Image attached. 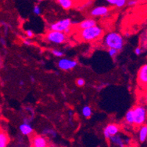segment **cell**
I'll return each instance as SVG.
<instances>
[{"label": "cell", "instance_id": "23", "mask_svg": "<svg viewBox=\"0 0 147 147\" xmlns=\"http://www.w3.org/2000/svg\"><path fill=\"white\" fill-rule=\"evenodd\" d=\"M32 12L36 16H40L41 14V8L39 5H35L33 9H32Z\"/></svg>", "mask_w": 147, "mask_h": 147}, {"label": "cell", "instance_id": "13", "mask_svg": "<svg viewBox=\"0 0 147 147\" xmlns=\"http://www.w3.org/2000/svg\"><path fill=\"white\" fill-rule=\"evenodd\" d=\"M20 133L25 136H29L33 133V128L31 126L30 123L23 122L19 125Z\"/></svg>", "mask_w": 147, "mask_h": 147}, {"label": "cell", "instance_id": "22", "mask_svg": "<svg viewBox=\"0 0 147 147\" xmlns=\"http://www.w3.org/2000/svg\"><path fill=\"white\" fill-rule=\"evenodd\" d=\"M127 3V1L126 0H117L116 4V6L118 8H121V7H124L125 5H126Z\"/></svg>", "mask_w": 147, "mask_h": 147}, {"label": "cell", "instance_id": "28", "mask_svg": "<svg viewBox=\"0 0 147 147\" xmlns=\"http://www.w3.org/2000/svg\"><path fill=\"white\" fill-rule=\"evenodd\" d=\"M109 5H116V4L117 0H105Z\"/></svg>", "mask_w": 147, "mask_h": 147}, {"label": "cell", "instance_id": "36", "mask_svg": "<svg viewBox=\"0 0 147 147\" xmlns=\"http://www.w3.org/2000/svg\"><path fill=\"white\" fill-rule=\"evenodd\" d=\"M146 127H147V123H146Z\"/></svg>", "mask_w": 147, "mask_h": 147}, {"label": "cell", "instance_id": "24", "mask_svg": "<svg viewBox=\"0 0 147 147\" xmlns=\"http://www.w3.org/2000/svg\"><path fill=\"white\" fill-rule=\"evenodd\" d=\"M76 84L77 86L82 87V86H85V81L83 78H77L76 81Z\"/></svg>", "mask_w": 147, "mask_h": 147}, {"label": "cell", "instance_id": "32", "mask_svg": "<svg viewBox=\"0 0 147 147\" xmlns=\"http://www.w3.org/2000/svg\"><path fill=\"white\" fill-rule=\"evenodd\" d=\"M0 43L2 44V45H4L6 44V42H5V40L4 38H0Z\"/></svg>", "mask_w": 147, "mask_h": 147}, {"label": "cell", "instance_id": "35", "mask_svg": "<svg viewBox=\"0 0 147 147\" xmlns=\"http://www.w3.org/2000/svg\"><path fill=\"white\" fill-rule=\"evenodd\" d=\"M29 78H30V81H32V82H33L34 83L35 82V81H36V80H35V78H34V76H30V77H29Z\"/></svg>", "mask_w": 147, "mask_h": 147}, {"label": "cell", "instance_id": "34", "mask_svg": "<svg viewBox=\"0 0 147 147\" xmlns=\"http://www.w3.org/2000/svg\"><path fill=\"white\" fill-rule=\"evenodd\" d=\"M23 122L29 123L30 122V120H29V119L28 118H24V119H23Z\"/></svg>", "mask_w": 147, "mask_h": 147}, {"label": "cell", "instance_id": "6", "mask_svg": "<svg viewBox=\"0 0 147 147\" xmlns=\"http://www.w3.org/2000/svg\"><path fill=\"white\" fill-rule=\"evenodd\" d=\"M77 65L78 62L76 60L67 58H61L57 62V67L59 69L65 70V71L75 69Z\"/></svg>", "mask_w": 147, "mask_h": 147}, {"label": "cell", "instance_id": "21", "mask_svg": "<svg viewBox=\"0 0 147 147\" xmlns=\"http://www.w3.org/2000/svg\"><path fill=\"white\" fill-rule=\"evenodd\" d=\"M118 53V51L116 49H108V54L110 57H116Z\"/></svg>", "mask_w": 147, "mask_h": 147}, {"label": "cell", "instance_id": "9", "mask_svg": "<svg viewBox=\"0 0 147 147\" xmlns=\"http://www.w3.org/2000/svg\"><path fill=\"white\" fill-rule=\"evenodd\" d=\"M109 142L111 145L116 146L119 147H124L128 144L129 142V139L128 138H124L122 136L118 133V134L113 136L108 139Z\"/></svg>", "mask_w": 147, "mask_h": 147}, {"label": "cell", "instance_id": "1", "mask_svg": "<svg viewBox=\"0 0 147 147\" xmlns=\"http://www.w3.org/2000/svg\"><path fill=\"white\" fill-rule=\"evenodd\" d=\"M102 44L105 48L108 49H116L120 51L123 49L124 45V37L116 32H110L105 34L103 37Z\"/></svg>", "mask_w": 147, "mask_h": 147}, {"label": "cell", "instance_id": "27", "mask_svg": "<svg viewBox=\"0 0 147 147\" xmlns=\"http://www.w3.org/2000/svg\"><path fill=\"white\" fill-rule=\"evenodd\" d=\"M135 53L136 55L137 56H140L142 53V49H141V47H139V46H137V47H136L135 49Z\"/></svg>", "mask_w": 147, "mask_h": 147}, {"label": "cell", "instance_id": "17", "mask_svg": "<svg viewBox=\"0 0 147 147\" xmlns=\"http://www.w3.org/2000/svg\"><path fill=\"white\" fill-rule=\"evenodd\" d=\"M124 121L129 125H134V113H133V109H130V110H129L126 112L124 117Z\"/></svg>", "mask_w": 147, "mask_h": 147}, {"label": "cell", "instance_id": "30", "mask_svg": "<svg viewBox=\"0 0 147 147\" xmlns=\"http://www.w3.org/2000/svg\"><path fill=\"white\" fill-rule=\"evenodd\" d=\"M71 27H69V28H67V29H66V30H65L64 32H64L65 34H69V33L71 32Z\"/></svg>", "mask_w": 147, "mask_h": 147}, {"label": "cell", "instance_id": "25", "mask_svg": "<svg viewBox=\"0 0 147 147\" xmlns=\"http://www.w3.org/2000/svg\"><path fill=\"white\" fill-rule=\"evenodd\" d=\"M139 1L138 0H128L127 1V5L129 7H134L138 4Z\"/></svg>", "mask_w": 147, "mask_h": 147}, {"label": "cell", "instance_id": "4", "mask_svg": "<svg viewBox=\"0 0 147 147\" xmlns=\"http://www.w3.org/2000/svg\"><path fill=\"white\" fill-rule=\"evenodd\" d=\"M66 34L63 32H59V31L50 30L46 34V40L49 42L55 45H60L63 44L66 40Z\"/></svg>", "mask_w": 147, "mask_h": 147}, {"label": "cell", "instance_id": "10", "mask_svg": "<svg viewBox=\"0 0 147 147\" xmlns=\"http://www.w3.org/2000/svg\"><path fill=\"white\" fill-rule=\"evenodd\" d=\"M137 82L141 86L147 87V64L142 65L137 72Z\"/></svg>", "mask_w": 147, "mask_h": 147}, {"label": "cell", "instance_id": "5", "mask_svg": "<svg viewBox=\"0 0 147 147\" xmlns=\"http://www.w3.org/2000/svg\"><path fill=\"white\" fill-rule=\"evenodd\" d=\"M72 24V21H71V18H66L59 20L58 21H56L55 23H52V24L49 25V30L64 32L67 28L71 27Z\"/></svg>", "mask_w": 147, "mask_h": 147}, {"label": "cell", "instance_id": "12", "mask_svg": "<svg viewBox=\"0 0 147 147\" xmlns=\"http://www.w3.org/2000/svg\"><path fill=\"white\" fill-rule=\"evenodd\" d=\"M96 24V21L94 18H86V19L83 20V21H81L80 23H79L77 27L79 30H81V29H84L89 27H91V26H94Z\"/></svg>", "mask_w": 147, "mask_h": 147}, {"label": "cell", "instance_id": "31", "mask_svg": "<svg viewBox=\"0 0 147 147\" xmlns=\"http://www.w3.org/2000/svg\"><path fill=\"white\" fill-rule=\"evenodd\" d=\"M18 85H19L20 86H23L24 85H25V81H24V80H21V81L18 82Z\"/></svg>", "mask_w": 147, "mask_h": 147}, {"label": "cell", "instance_id": "33", "mask_svg": "<svg viewBox=\"0 0 147 147\" xmlns=\"http://www.w3.org/2000/svg\"><path fill=\"white\" fill-rule=\"evenodd\" d=\"M143 99H144V102H147V92H146L145 94L143 97Z\"/></svg>", "mask_w": 147, "mask_h": 147}, {"label": "cell", "instance_id": "29", "mask_svg": "<svg viewBox=\"0 0 147 147\" xmlns=\"http://www.w3.org/2000/svg\"><path fill=\"white\" fill-rule=\"evenodd\" d=\"M23 43H24L25 45H30L31 44H32V42H31V41L27 39V40H24Z\"/></svg>", "mask_w": 147, "mask_h": 147}, {"label": "cell", "instance_id": "11", "mask_svg": "<svg viewBox=\"0 0 147 147\" xmlns=\"http://www.w3.org/2000/svg\"><path fill=\"white\" fill-rule=\"evenodd\" d=\"M110 12V9L106 6H98L90 11V16L91 17H100L105 16Z\"/></svg>", "mask_w": 147, "mask_h": 147}, {"label": "cell", "instance_id": "20", "mask_svg": "<svg viewBox=\"0 0 147 147\" xmlns=\"http://www.w3.org/2000/svg\"><path fill=\"white\" fill-rule=\"evenodd\" d=\"M51 52H52V55H53L54 57H59V58H62V57L64 56V52H63V51L59 50V49H52V51H51Z\"/></svg>", "mask_w": 147, "mask_h": 147}, {"label": "cell", "instance_id": "7", "mask_svg": "<svg viewBox=\"0 0 147 147\" xmlns=\"http://www.w3.org/2000/svg\"><path fill=\"white\" fill-rule=\"evenodd\" d=\"M120 132V127L115 123H110L105 126L103 129V135L106 139L108 140L111 136L118 134Z\"/></svg>", "mask_w": 147, "mask_h": 147}, {"label": "cell", "instance_id": "15", "mask_svg": "<svg viewBox=\"0 0 147 147\" xmlns=\"http://www.w3.org/2000/svg\"><path fill=\"white\" fill-rule=\"evenodd\" d=\"M57 1L62 8L66 10L71 9L75 5L74 0H57Z\"/></svg>", "mask_w": 147, "mask_h": 147}, {"label": "cell", "instance_id": "2", "mask_svg": "<svg viewBox=\"0 0 147 147\" xmlns=\"http://www.w3.org/2000/svg\"><path fill=\"white\" fill-rule=\"evenodd\" d=\"M104 30L101 26L95 25L87 29H81L79 32V38L85 42H92L97 40L102 36Z\"/></svg>", "mask_w": 147, "mask_h": 147}, {"label": "cell", "instance_id": "3", "mask_svg": "<svg viewBox=\"0 0 147 147\" xmlns=\"http://www.w3.org/2000/svg\"><path fill=\"white\" fill-rule=\"evenodd\" d=\"M134 125L137 127L145 125L147 120V108L144 105H137L133 108Z\"/></svg>", "mask_w": 147, "mask_h": 147}, {"label": "cell", "instance_id": "8", "mask_svg": "<svg viewBox=\"0 0 147 147\" xmlns=\"http://www.w3.org/2000/svg\"><path fill=\"white\" fill-rule=\"evenodd\" d=\"M49 141L44 135H36L31 139V146L33 147H47Z\"/></svg>", "mask_w": 147, "mask_h": 147}, {"label": "cell", "instance_id": "14", "mask_svg": "<svg viewBox=\"0 0 147 147\" xmlns=\"http://www.w3.org/2000/svg\"><path fill=\"white\" fill-rule=\"evenodd\" d=\"M147 140V127L145 125H141L138 129V141L140 143H144Z\"/></svg>", "mask_w": 147, "mask_h": 147}, {"label": "cell", "instance_id": "18", "mask_svg": "<svg viewBox=\"0 0 147 147\" xmlns=\"http://www.w3.org/2000/svg\"><path fill=\"white\" fill-rule=\"evenodd\" d=\"M42 135H44V136H46V137L54 138H56L57 133H56V131H55V129H52V128L45 127L42 130Z\"/></svg>", "mask_w": 147, "mask_h": 147}, {"label": "cell", "instance_id": "26", "mask_svg": "<svg viewBox=\"0 0 147 147\" xmlns=\"http://www.w3.org/2000/svg\"><path fill=\"white\" fill-rule=\"evenodd\" d=\"M26 35L28 38H32L34 36V32L31 29H27V30H26Z\"/></svg>", "mask_w": 147, "mask_h": 147}, {"label": "cell", "instance_id": "16", "mask_svg": "<svg viewBox=\"0 0 147 147\" xmlns=\"http://www.w3.org/2000/svg\"><path fill=\"white\" fill-rule=\"evenodd\" d=\"M10 143V138L6 133L0 131V147H6Z\"/></svg>", "mask_w": 147, "mask_h": 147}, {"label": "cell", "instance_id": "19", "mask_svg": "<svg viewBox=\"0 0 147 147\" xmlns=\"http://www.w3.org/2000/svg\"><path fill=\"white\" fill-rule=\"evenodd\" d=\"M82 114L85 118H90L92 116V108L89 105H85L82 108Z\"/></svg>", "mask_w": 147, "mask_h": 147}]
</instances>
